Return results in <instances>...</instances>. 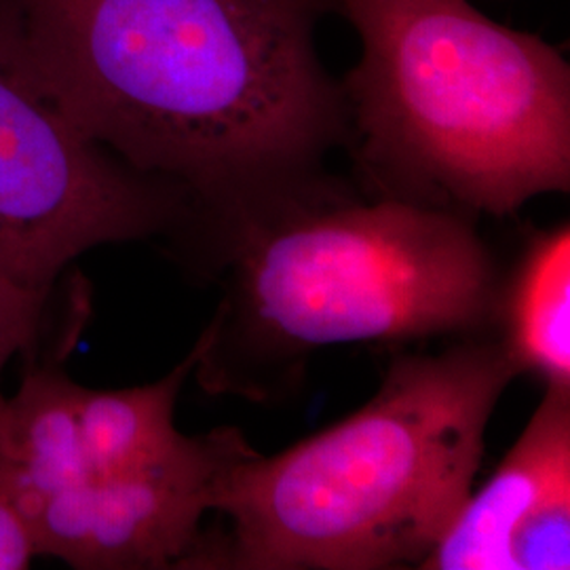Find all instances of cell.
Returning <instances> with one entry per match:
<instances>
[{"mask_svg":"<svg viewBox=\"0 0 570 570\" xmlns=\"http://www.w3.org/2000/svg\"><path fill=\"white\" fill-rule=\"evenodd\" d=\"M49 91L121 161L190 207L322 171L348 140L320 58L336 0H13Z\"/></svg>","mask_w":570,"mask_h":570,"instance_id":"cell-1","label":"cell"},{"mask_svg":"<svg viewBox=\"0 0 570 570\" xmlns=\"http://www.w3.org/2000/svg\"><path fill=\"white\" fill-rule=\"evenodd\" d=\"M178 244L223 285L193 372L212 393L266 400L326 346L487 336L497 324L503 275L473 218L366 202L322 171L193 207Z\"/></svg>","mask_w":570,"mask_h":570,"instance_id":"cell-2","label":"cell"},{"mask_svg":"<svg viewBox=\"0 0 570 570\" xmlns=\"http://www.w3.org/2000/svg\"><path fill=\"white\" fill-rule=\"evenodd\" d=\"M518 374L489 336L397 357L345 421L226 469L214 511L233 530L207 546L202 569H419L465 503L490 416Z\"/></svg>","mask_w":570,"mask_h":570,"instance_id":"cell-3","label":"cell"},{"mask_svg":"<svg viewBox=\"0 0 570 570\" xmlns=\"http://www.w3.org/2000/svg\"><path fill=\"white\" fill-rule=\"evenodd\" d=\"M362 56L343 81L374 197L510 216L570 188V66L469 0H336Z\"/></svg>","mask_w":570,"mask_h":570,"instance_id":"cell-4","label":"cell"},{"mask_svg":"<svg viewBox=\"0 0 570 570\" xmlns=\"http://www.w3.org/2000/svg\"><path fill=\"white\" fill-rule=\"evenodd\" d=\"M190 197L89 138L42 79L13 0H0V271L56 292L104 244L178 239Z\"/></svg>","mask_w":570,"mask_h":570,"instance_id":"cell-5","label":"cell"},{"mask_svg":"<svg viewBox=\"0 0 570 570\" xmlns=\"http://www.w3.org/2000/svg\"><path fill=\"white\" fill-rule=\"evenodd\" d=\"M249 450L242 431L216 429L155 468L51 497L28 518L37 556L82 570L197 569L202 518L226 469Z\"/></svg>","mask_w":570,"mask_h":570,"instance_id":"cell-6","label":"cell"},{"mask_svg":"<svg viewBox=\"0 0 570 570\" xmlns=\"http://www.w3.org/2000/svg\"><path fill=\"white\" fill-rule=\"evenodd\" d=\"M419 569H570V389H546L522 435Z\"/></svg>","mask_w":570,"mask_h":570,"instance_id":"cell-7","label":"cell"},{"mask_svg":"<svg viewBox=\"0 0 570 570\" xmlns=\"http://www.w3.org/2000/svg\"><path fill=\"white\" fill-rule=\"evenodd\" d=\"M26 374L0 425V473L21 515L91 480L79 431V391L60 364L26 357Z\"/></svg>","mask_w":570,"mask_h":570,"instance_id":"cell-8","label":"cell"},{"mask_svg":"<svg viewBox=\"0 0 570 570\" xmlns=\"http://www.w3.org/2000/svg\"><path fill=\"white\" fill-rule=\"evenodd\" d=\"M518 372L546 389H570V226L530 237L501 282L497 324Z\"/></svg>","mask_w":570,"mask_h":570,"instance_id":"cell-9","label":"cell"},{"mask_svg":"<svg viewBox=\"0 0 570 570\" xmlns=\"http://www.w3.org/2000/svg\"><path fill=\"white\" fill-rule=\"evenodd\" d=\"M199 348L161 381L144 387L79 391V431L85 463L94 480L119 478L155 468L183 449L174 412L184 383L193 376Z\"/></svg>","mask_w":570,"mask_h":570,"instance_id":"cell-10","label":"cell"},{"mask_svg":"<svg viewBox=\"0 0 570 570\" xmlns=\"http://www.w3.org/2000/svg\"><path fill=\"white\" fill-rule=\"evenodd\" d=\"M51 296L20 284L0 271V383L2 372L16 355H37L45 334L51 326ZM7 410V397L0 387V425Z\"/></svg>","mask_w":570,"mask_h":570,"instance_id":"cell-11","label":"cell"},{"mask_svg":"<svg viewBox=\"0 0 570 570\" xmlns=\"http://www.w3.org/2000/svg\"><path fill=\"white\" fill-rule=\"evenodd\" d=\"M37 556L30 527L0 473V570H23Z\"/></svg>","mask_w":570,"mask_h":570,"instance_id":"cell-12","label":"cell"}]
</instances>
